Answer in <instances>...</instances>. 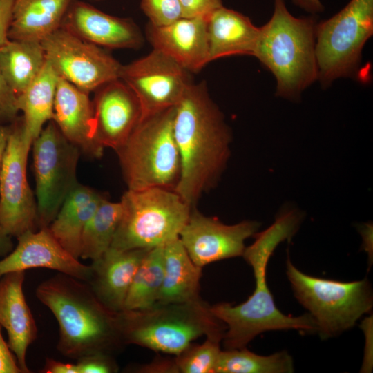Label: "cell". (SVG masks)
<instances>
[{"label": "cell", "instance_id": "1", "mask_svg": "<svg viewBox=\"0 0 373 373\" xmlns=\"http://www.w3.org/2000/svg\"><path fill=\"white\" fill-rule=\"evenodd\" d=\"M173 134L180 160L175 191L191 207L213 188L230 155L231 131L204 82L191 83L175 106Z\"/></svg>", "mask_w": 373, "mask_h": 373}, {"label": "cell", "instance_id": "2", "mask_svg": "<svg viewBox=\"0 0 373 373\" xmlns=\"http://www.w3.org/2000/svg\"><path fill=\"white\" fill-rule=\"evenodd\" d=\"M300 220L301 216L297 211L287 210L277 216L267 229L256 233L254 242L245 247L242 254L253 269V294L236 306L222 303L210 307L212 314L227 326L222 338L226 350L245 347L257 335L267 331L296 329L317 332L316 322L309 314L292 316L280 312L266 279L269 258L280 242L293 237Z\"/></svg>", "mask_w": 373, "mask_h": 373}, {"label": "cell", "instance_id": "3", "mask_svg": "<svg viewBox=\"0 0 373 373\" xmlns=\"http://www.w3.org/2000/svg\"><path fill=\"white\" fill-rule=\"evenodd\" d=\"M35 295L57 320V348L62 355L77 360L94 353L109 354L123 343L119 312L104 305L86 282L59 272L41 282Z\"/></svg>", "mask_w": 373, "mask_h": 373}, {"label": "cell", "instance_id": "4", "mask_svg": "<svg viewBox=\"0 0 373 373\" xmlns=\"http://www.w3.org/2000/svg\"><path fill=\"white\" fill-rule=\"evenodd\" d=\"M316 24L313 17H294L285 0H274L272 17L260 28L253 56L275 77L277 96L297 99L318 79Z\"/></svg>", "mask_w": 373, "mask_h": 373}, {"label": "cell", "instance_id": "5", "mask_svg": "<svg viewBox=\"0 0 373 373\" xmlns=\"http://www.w3.org/2000/svg\"><path fill=\"white\" fill-rule=\"evenodd\" d=\"M223 326L200 298L119 312L123 343L176 356L204 334L222 338Z\"/></svg>", "mask_w": 373, "mask_h": 373}, {"label": "cell", "instance_id": "6", "mask_svg": "<svg viewBox=\"0 0 373 373\" xmlns=\"http://www.w3.org/2000/svg\"><path fill=\"white\" fill-rule=\"evenodd\" d=\"M175 106L142 118L115 151L128 189L160 187L175 191L180 160L173 134Z\"/></svg>", "mask_w": 373, "mask_h": 373}, {"label": "cell", "instance_id": "7", "mask_svg": "<svg viewBox=\"0 0 373 373\" xmlns=\"http://www.w3.org/2000/svg\"><path fill=\"white\" fill-rule=\"evenodd\" d=\"M122 215L111 247L151 249L179 237L191 209L174 190L128 189L120 200Z\"/></svg>", "mask_w": 373, "mask_h": 373}, {"label": "cell", "instance_id": "8", "mask_svg": "<svg viewBox=\"0 0 373 373\" xmlns=\"http://www.w3.org/2000/svg\"><path fill=\"white\" fill-rule=\"evenodd\" d=\"M287 276L298 302L316 322L322 338L336 336L352 327L370 312L373 298L367 279L341 282L314 277L287 260Z\"/></svg>", "mask_w": 373, "mask_h": 373}, {"label": "cell", "instance_id": "9", "mask_svg": "<svg viewBox=\"0 0 373 373\" xmlns=\"http://www.w3.org/2000/svg\"><path fill=\"white\" fill-rule=\"evenodd\" d=\"M372 34L373 0H350L332 17L316 24L317 80L323 86L340 77H354Z\"/></svg>", "mask_w": 373, "mask_h": 373}, {"label": "cell", "instance_id": "10", "mask_svg": "<svg viewBox=\"0 0 373 373\" xmlns=\"http://www.w3.org/2000/svg\"><path fill=\"white\" fill-rule=\"evenodd\" d=\"M37 225L48 227L66 197L79 183L80 150L50 120L32 144Z\"/></svg>", "mask_w": 373, "mask_h": 373}, {"label": "cell", "instance_id": "11", "mask_svg": "<svg viewBox=\"0 0 373 373\" xmlns=\"http://www.w3.org/2000/svg\"><path fill=\"white\" fill-rule=\"evenodd\" d=\"M32 141L27 136L22 117L10 125L0 175V228L17 238L37 224V204L27 178V162Z\"/></svg>", "mask_w": 373, "mask_h": 373}, {"label": "cell", "instance_id": "12", "mask_svg": "<svg viewBox=\"0 0 373 373\" xmlns=\"http://www.w3.org/2000/svg\"><path fill=\"white\" fill-rule=\"evenodd\" d=\"M59 77L90 94L120 77L122 65L101 47L59 28L41 42Z\"/></svg>", "mask_w": 373, "mask_h": 373}, {"label": "cell", "instance_id": "13", "mask_svg": "<svg viewBox=\"0 0 373 373\" xmlns=\"http://www.w3.org/2000/svg\"><path fill=\"white\" fill-rule=\"evenodd\" d=\"M189 73L153 49L146 56L122 65L119 79L138 98L144 117L177 105L192 83Z\"/></svg>", "mask_w": 373, "mask_h": 373}, {"label": "cell", "instance_id": "14", "mask_svg": "<svg viewBox=\"0 0 373 373\" xmlns=\"http://www.w3.org/2000/svg\"><path fill=\"white\" fill-rule=\"evenodd\" d=\"M260 223L244 220L225 224L216 217H209L191 209L179 238L192 261L198 267L218 260L242 256L245 241L254 236Z\"/></svg>", "mask_w": 373, "mask_h": 373}, {"label": "cell", "instance_id": "15", "mask_svg": "<svg viewBox=\"0 0 373 373\" xmlns=\"http://www.w3.org/2000/svg\"><path fill=\"white\" fill-rule=\"evenodd\" d=\"M92 100L95 142L116 151L128 139L143 117L140 101L121 79L97 88Z\"/></svg>", "mask_w": 373, "mask_h": 373}, {"label": "cell", "instance_id": "16", "mask_svg": "<svg viewBox=\"0 0 373 373\" xmlns=\"http://www.w3.org/2000/svg\"><path fill=\"white\" fill-rule=\"evenodd\" d=\"M17 245L0 259V278L13 271L46 268L84 282L91 276V266L84 265L67 251L55 238L48 227L28 230L19 236Z\"/></svg>", "mask_w": 373, "mask_h": 373}, {"label": "cell", "instance_id": "17", "mask_svg": "<svg viewBox=\"0 0 373 373\" xmlns=\"http://www.w3.org/2000/svg\"><path fill=\"white\" fill-rule=\"evenodd\" d=\"M60 28L108 48H137L142 42L141 32L132 20L110 15L78 0L71 3Z\"/></svg>", "mask_w": 373, "mask_h": 373}, {"label": "cell", "instance_id": "18", "mask_svg": "<svg viewBox=\"0 0 373 373\" xmlns=\"http://www.w3.org/2000/svg\"><path fill=\"white\" fill-rule=\"evenodd\" d=\"M146 36L153 47L189 72H198L210 62L207 19L181 17L163 26L149 23Z\"/></svg>", "mask_w": 373, "mask_h": 373}, {"label": "cell", "instance_id": "19", "mask_svg": "<svg viewBox=\"0 0 373 373\" xmlns=\"http://www.w3.org/2000/svg\"><path fill=\"white\" fill-rule=\"evenodd\" d=\"M51 120L81 153L93 158L102 155L104 149L93 137V108L89 93L61 77L57 85Z\"/></svg>", "mask_w": 373, "mask_h": 373}, {"label": "cell", "instance_id": "20", "mask_svg": "<svg viewBox=\"0 0 373 373\" xmlns=\"http://www.w3.org/2000/svg\"><path fill=\"white\" fill-rule=\"evenodd\" d=\"M25 271H13L0 278V325L8 334V346L23 373H30L26 363L28 347L35 341L37 327L28 307L23 285Z\"/></svg>", "mask_w": 373, "mask_h": 373}, {"label": "cell", "instance_id": "21", "mask_svg": "<svg viewBox=\"0 0 373 373\" xmlns=\"http://www.w3.org/2000/svg\"><path fill=\"white\" fill-rule=\"evenodd\" d=\"M149 250L110 247L92 261L91 276L87 283L108 308L116 312L123 311L133 277Z\"/></svg>", "mask_w": 373, "mask_h": 373}, {"label": "cell", "instance_id": "22", "mask_svg": "<svg viewBox=\"0 0 373 373\" xmlns=\"http://www.w3.org/2000/svg\"><path fill=\"white\" fill-rule=\"evenodd\" d=\"M260 28L242 14L222 6L207 19L210 61L236 55H254Z\"/></svg>", "mask_w": 373, "mask_h": 373}, {"label": "cell", "instance_id": "23", "mask_svg": "<svg viewBox=\"0 0 373 373\" xmlns=\"http://www.w3.org/2000/svg\"><path fill=\"white\" fill-rule=\"evenodd\" d=\"M104 198L93 188L78 183L48 227L57 242L77 259L84 228Z\"/></svg>", "mask_w": 373, "mask_h": 373}, {"label": "cell", "instance_id": "24", "mask_svg": "<svg viewBox=\"0 0 373 373\" xmlns=\"http://www.w3.org/2000/svg\"><path fill=\"white\" fill-rule=\"evenodd\" d=\"M74 0H15L10 40L41 42L58 30Z\"/></svg>", "mask_w": 373, "mask_h": 373}, {"label": "cell", "instance_id": "25", "mask_svg": "<svg viewBox=\"0 0 373 373\" xmlns=\"http://www.w3.org/2000/svg\"><path fill=\"white\" fill-rule=\"evenodd\" d=\"M164 275L156 303H184L198 299L202 267L191 259L179 237L163 246Z\"/></svg>", "mask_w": 373, "mask_h": 373}, {"label": "cell", "instance_id": "26", "mask_svg": "<svg viewBox=\"0 0 373 373\" xmlns=\"http://www.w3.org/2000/svg\"><path fill=\"white\" fill-rule=\"evenodd\" d=\"M59 75L46 60L31 84L17 96L27 136L33 142L52 119Z\"/></svg>", "mask_w": 373, "mask_h": 373}, {"label": "cell", "instance_id": "27", "mask_svg": "<svg viewBox=\"0 0 373 373\" xmlns=\"http://www.w3.org/2000/svg\"><path fill=\"white\" fill-rule=\"evenodd\" d=\"M46 61L40 42L10 40L0 49V72L17 96L35 79Z\"/></svg>", "mask_w": 373, "mask_h": 373}, {"label": "cell", "instance_id": "28", "mask_svg": "<svg viewBox=\"0 0 373 373\" xmlns=\"http://www.w3.org/2000/svg\"><path fill=\"white\" fill-rule=\"evenodd\" d=\"M163 246L146 252L133 277L123 311L144 310L156 304L164 275Z\"/></svg>", "mask_w": 373, "mask_h": 373}, {"label": "cell", "instance_id": "29", "mask_svg": "<svg viewBox=\"0 0 373 373\" xmlns=\"http://www.w3.org/2000/svg\"><path fill=\"white\" fill-rule=\"evenodd\" d=\"M122 215L120 201L102 199L83 231L79 258L95 260L111 247Z\"/></svg>", "mask_w": 373, "mask_h": 373}, {"label": "cell", "instance_id": "30", "mask_svg": "<svg viewBox=\"0 0 373 373\" xmlns=\"http://www.w3.org/2000/svg\"><path fill=\"white\" fill-rule=\"evenodd\" d=\"M291 356L285 351L261 356L246 347L220 351L214 373H290Z\"/></svg>", "mask_w": 373, "mask_h": 373}, {"label": "cell", "instance_id": "31", "mask_svg": "<svg viewBox=\"0 0 373 373\" xmlns=\"http://www.w3.org/2000/svg\"><path fill=\"white\" fill-rule=\"evenodd\" d=\"M222 340L218 336H207L203 343L191 344L177 355L175 362L178 372L214 373Z\"/></svg>", "mask_w": 373, "mask_h": 373}, {"label": "cell", "instance_id": "32", "mask_svg": "<svg viewBox=\"0 0 373 373\" xmlns=\"http://www.w3.org/2000/svg\"><path fill=\"white\" fill-rule=\"evenodd\" d=\"M141 8L155 26H166L183 17L179 0H141Z\"/></svg>", "mask_w": 373, "mask_h": 373}, {"label": "cell", "instance_id": "33", "mask_svg": "<svg viewBox=\"0 0 373 373\" xmlns=\"http://www.w3.org/2000/svg\"><path fill=\"white\" fill-rule=\"evenodd\" d=\"M79 373H112L117 371L115 361L107 353L98 352L77 360Z\"/></svg>", "mask_w": 373, "mask_h": 373}, {"label": "cell", "instance_id": "34", "mask_svg": "<svg viewBox=\"0 0 373 373\" xmlns=\"http://www.w3.org/2000/svg\"><path fill=\"white\" fill-rule=\"evenodd\" d=\"M19 112L17 96L0 72V125L14 122Z\"/></svg>", "mask_w": 373, "mask_h": 373}, {"label": "cell", "instance_id": "35", "mask_svg": "<svg viewBox=\"0 0 373 373\" xmlns=\"http://www.w3.org/2000/svg\"><path fill=\"white\" fill-rule=\"evenodd\" d=\"M183 17H209L222 6V0H179Z\"/></svg>", "mask_w": 373, "mask_h": 373}, {"label": "cell", "instance_id": "36", "mask_svg": "<svg viewBox=\"0 0 373 373\" xmlns=\"http://www.w3.org/2000/svg\"><path fill=\"white\" fill-rule=\"evenodd\" d=\"M0 325V373H23L1 334Z\"/></svg>", "mask_w": 373, "mask_h": 373}, {"label": "cell", "instance_id": "37", "mask_svg": "<svg viewBox=\"0 0 373 373\" xmlns=\"http://www.w3.org/2000/svg\"><path fill=\"white\" fill-rule=\"evenodd\" d=\"M15 0H0V49L9 41L8 31L12 19Z\"/></svg>", "mask_w": 373, "mask_h": 373}, {"label": "cell", "instance_id": "38", "mask_svg": "<svg viewBox=\"0 0 373 373\" xmlns=\"http://www.w3.org/2000/svg\"><path fill=\"white\" fill-rule=\"evenodd\" d=\"M42 373H79L77 366L75 364L64 363L56 361L53 358H46Z\"/></svg>", "mask_w": 373, "mask_h": 373}, {"label": "cell", "instance_id": "39", "mask_svg": "<svg viewBox=\"0 0 373 373\" xmlns=\"http://www.w3.org/2000/svg\"><path fill=\"white\" fill-rule=\"evenodd\" d=\"M292 2L307 12L314 14L323 10L320 0H292Z\"/></svg>", "mask_w": 373, "mask_h": 373}, {"label": "cell", "instance_id": "40", "mask_svg": "<svg viewBox=\"0 0 373 373\" xmlns=\"http://www.w3.org/2000/svg\"><path fill=\"white\" fill-rule=\"evenodd\" d=\"M11 238L0 228V259L12 250L13 243Z\"/></svg>", "mask_w": 373, "mask_h": 373}, {"label": "cell", "instance_id": "41", "mask_svg": "<svg viewBox=\"0 0 373 373\" xmlns=\"http://www.w3.org/2000/svg\"><path fill=\"white\" fill-rule=\"evenodd\" d=\"M10 133V125H0V175L2 168V164L6 145L8 142V135Z\"/></svg>", "mask_w": 373, "mask_h": 373}]
</instances>
